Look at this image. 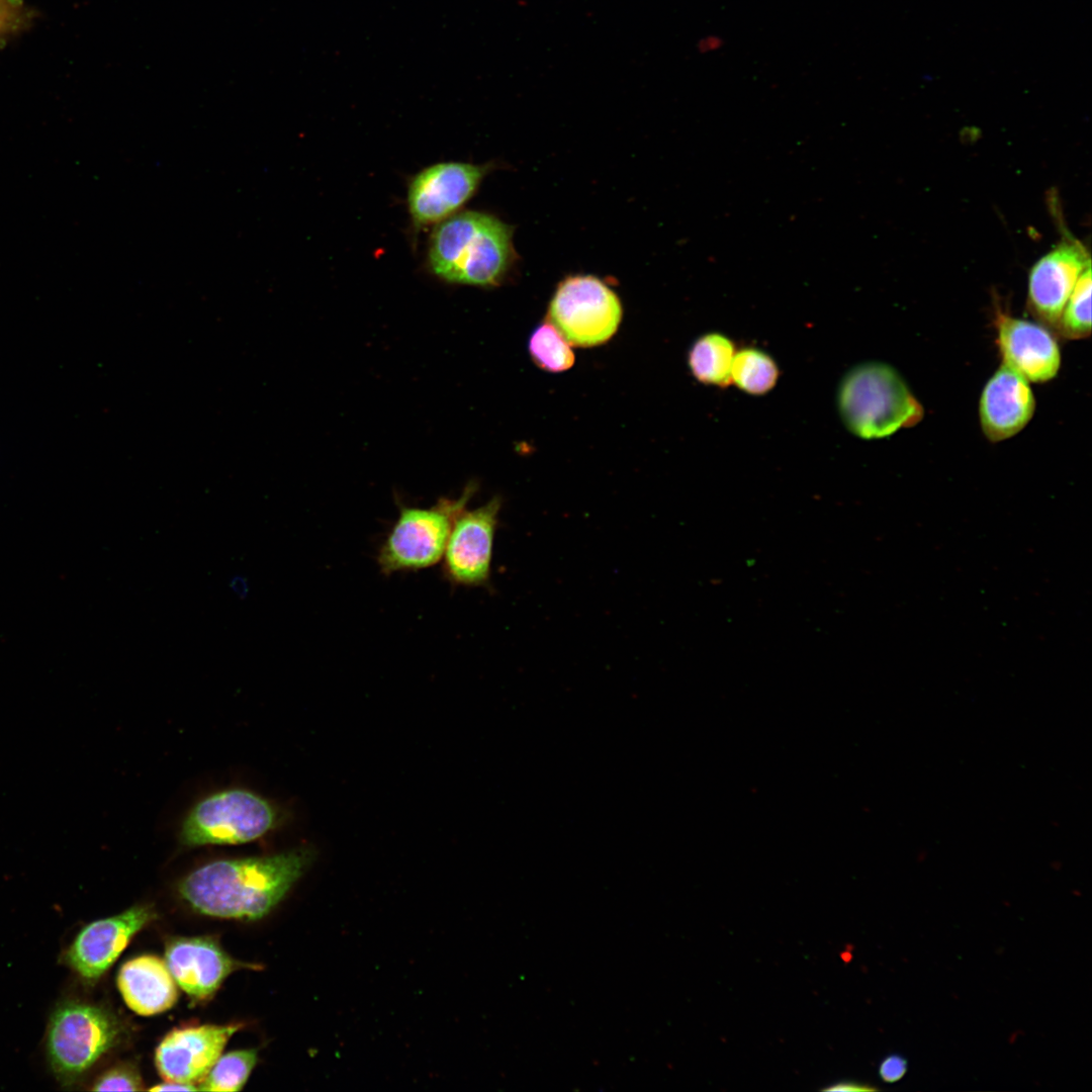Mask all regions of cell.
Returning <instances> with one entry per match:
<instances>
[{
  "label": "cell",
  "instance_id": "obj_22",
  "mask_svg": "<svg viewBox=\"0 0 1092 1092\" xmlns=\"http://www.w3.org/2000/svg\"><path fill=\"white\" fill-rule=\"evenodd\" d=\"M35 18L24 0H0V43L29 29Z\"/></svg>",
  "mask_w": 1092,
  "mask_h": 1092
},
{
  "label": "cell",
  "instance_id": "obj_14",
  "mask_svg": "<svg viewBox=\"0 0 1092 1092\" xmlns=\"http://www.w3.org/2000/svg\"><path fill=\"white\" fill-rule=\"evenodd\" d=\"M165 962L179 987L195 1000L210 998L226 977L242 967L209 937H173Z\"/></svg>",
  "mask_w": 1092,
  "mask_h": 1092
},
{
  "label": "cell",
  "instance_id": "obj_12",
  "mask_svg": "<svg viewBox=\"0 0 1092 1092\" xmlns=\"http://www.w3.org/2000/svg\"><path fill=\"white\" fill-rule=\"evenodd\" d=\"M241 1027V1023H231L172 1029L156 1049L155 1064L159 1074L165 1081L199 1083Z\"/></svg>",
  "mask_w": 1092,
  "mask_h": 1092
},
{
  "label": "cell",
  "instance_id": "obj_7",
  "mask_svg": "<svg viewBox=\"0 0 1092 1092\" xmlns=\"http://www.w3.org/2000/svg\"><path fill=\"white\" fill-rule=\"evenodd\" d=\"M548 322L576 347L606 343L617 332L623 310L616 292L594 275H571L559 282L548 307Z\"/></svg>",
  "mask_w": 1092,
  "mask_h": 1092
},
{
  "label": "cell",
  "instance_id": "obj_28",
  "mask_svg": "<svg viewBox=\"0 0 1092 1092\" xmlns=\"http://www.w3.org/2000/svg\"><path fill=\"white\" fill-rule=\"evenodd\" d=\"M230 586L240 599H245L249 594V584L244 576H234L230 582Z\"/></svg>",
  "mask_w": 1092,
  "mask_h": 1092
},
{
  "label": "cell",
  "instance_id": "obj_9",
  "mask_svg": "<svg viewBox=\"0 0 1092 1092\" xmlns=\"http://www.w3.org/2000/svg\"><path fill=\"white\" fill-rule=\"evenodd\" d=\"M502 499L463 510L455 519L442 556V573L456 586H485L489 582L493 541Z\"/></svg>",
  "mask_w": 1092,
  "mask_h": 1092
},
{
  "label": "cell",
  "instance_id": "obj_6",
  "mask_svg": "<svg viewBox=\"0 0 1092 1092\" xmlns=\"http://www.w3.org/2000/svg\"><path fill=\"white\" fill-rule=\"evenodd\" d=\"M277 821L278 811L263 797L244 789L224 790L191 809L180 841L188 847L243 844L271 831Z\"/></svg>",
  "mask_w": 1092,
  "mask_h": 1092
},
{
  "label": "cell",
  "instance_id": "obj_20",
  "mask_svg": "<svg viewBox=\"0 0 1092 1092\" xmlns=\"http://www.w3.org/2000/svg\"><path fill=\"white\" fill-rule=\"evenodd\" d=\"M1091 265L1079 276L1063 309L1056 332L1064 339L1080 340L1091 334Z\"/></svg>",
  "mask_w": 1092,
  "mask_h": 1092
},
{
  "label": "cell",
  "instance_id": "obj_13",
  "mask_svg": "<svg viewBox=\"0 0 1092 1092\" xmlns=\"http://www.w3.org/2000/svg\"><path fill=\"white\" fill-rule=\"evenodd\" d=\"M995 327L1003 365L1028 382H1045L1057 375L1061 351L1050 330L1000 310L996 313Z\"/></svg>",
  "mask_w": 1092,
  "mask_h": 1092
},
{
  "label": "cell",
  "instance_id": "obj_19",
  "mask_svg": "<svg viewBox=\"0 0 1092 1092\" xmlns=\"http://www.w3.org/2000/svg\"><path fill=\"white\" fill-rule=\"evenodd\" d=\"M258 1060L256 1050L233 1051L220 1055L198 1083V1090L211 1092L240 1091Z\"/></svg>",
  "mask_w": 1092,
  "mask_h": 1092
},
{
  "label": "cell",
  "instance_id": "obj_27",
  "mask_svg": "<svg viewBox=\"0 0 1092 1092\" xmlns=\"http://www.w3.org/2000/svg\"><path fill=\"white\" fill-rule=\"evenodd\" d=\"M151 1091H193L198 1090L195 1085L166 1081L150 1088Z\"/></svg>",
  "mask_w": 1092,
  "mask_h": 1092
},
{
  "label": "cell",
  "instance_id": "obj_5",
  "mask_svg": "<svg viewBox=\"0 0 1092 1092\" xmlns=\"http://www.w3.org/2000/svg\"><path fill=\"white\" fill-rule=\"evenodd\" d=\"M475 491L476 484L469 483L457 498L441 497L429 508L401 506L377 553L380 571L390 575L440 562L453 523Z\"/></svg>",
  "mask_w": 1092,
  "mask_h": 1092
},
{
  "label": "cell",
  "instance_id": "obj_21",
  "mask_svg": "<svg viewBox=\"0 0 1092 1092\" xmlns=\"http://www.w3.org/2000/svg\"><path fill=\"white\" fill-rule=\"evenodd\" d=\"M570 344L549 322L539 325L529 340V353L534 363L548 372H562L574 363Z\"/></svg>",
  "mask_w": 1092,
  "mask_h": 1092
},
{
  "label": "cell",
  "instance_id": "obj_16",
  "mask_svg": "<svg viewBox=\"0 0 1092 1092\" xmlns=\"http://www.w3.org/2000/svg\"><path fill=\"white\" fill-rule=\"evenodd\" d=\"M116 983L126 1006L143 1016L170 1009L178 998L176 982L166 962L152 954L125 962Z\"/></svg>",
  "mask_w": 1092,
  "mask_h": 1092
},
{
  "label": "cell",
  "instance_id": "obj_10",
  "mask_svg": "<svg viewBox=\"0 0 1092 1092\" xmlns=\"http://www.w3.org/2000/svg\"><path fill=\"white\" fill-rule=\"evenodd\" d=\"M156 917L152 906H133L117 915L83 926L61 956V962L86 984L108 971L131 938Z\"/></svg>",
  "mask_w": 1092,
  "mask_h": 1092
},
{
  "label": "cell",
  "instance_id": "obj_2",
  "mask_svg": "<svg viewBox=\"0 0 1092 1092\" xmlns=\"http://www.w3.org/2000/svg\"><path fill=\"white\" fill-rule=\"evenodd\" d=\"M513 234L512 225L491 213L459 211L433 229L426 267L450 284L499 285L517 259Z\"/></svg>",
  "mask_w": 1092,
  "mask_h": 1092
},
{
  "label": "cell",
  "instance_id": "obj_25",
  "mask_svg": "<svg viewBox=\"0 0 1092 1092\" xmlns=\"http://www.w3.org/2000/svg\"><path fill=\"white\" fill-rule=\"evenodd\" d=\"M821 1090L822 1091H827V1092H833V1091L834 1092H837V1091L856 1092V1091H876V1090H878V1088H876L875 1086H873V1085H871L869 1083H863V1082L853 1081V1080H841V1081H838V1082L831 1083L830 1085L822 1088Z\"/></svg>",
  "mask_w": 1092,
  "mask_h": 1092
},
{
  "label": "cell",
  "instance_id": "obj_8",
  "mask_svg": "<svg viewBox=\"0 0 1092 1092\" xmlns=\"http://www.w3.org/2000/svg\"><path fill=\"white\" fill-rule=\"evenodd\" d=\"M492 168L491 163L450 161L432 164L413 175L406 190L413 236L459 212Z\"/></svg>",
  "mask_w": 1092,
  "mask_h": 1092
},
{
  "label": "cell",
  "instance_id": "obj_11",
  "mask_svg": "<svg viewBox=\"0 0 1092 1092\" xmlns=\"http://www.w3.org/2000/svg\"><path fill=\"white\" fill-rule=\"evenodd\" d=\"M1089 265V253L1071 237L1033 265L1028 278L1027 310L1038 324L1056 332L1067 300Z\"/></svg>",
  "mask_w": 1092,
  "mask_h": 1092
},
{
  "label": "cell",
  "instance_id": "obj_26",
  "mask_svg": "<svg viewBox=\"0 0 1092 1092\" xmlns=\"http://www.w3.org/2000/svg\"><path fill=\"white\" fill-rule=\"evenodd\" d=\"M723 46L724 38L718 34L712 33L700 37L696 43V49L700 54L706 55L721 50Z\"/></svg>",
  "mask_w": 1092,
  "mask_h": 1092
},
{
  "label": "cell",
  "instance_id": "obj_1",
  "mask_svg": "<svg viewBox=\"0 0 1092 1092\" xmlns=\"http://www.w3.org/2000/svg\"><path fill=\"white\" fill-rule=\"evenodd\" d=\"M314 857V850L304 846L267 856L214 860L184 877L178 891L199 913L259 919L283 900Z\"/></svg>",
  "mask_w": 1092,
  "mask_h": 1092
},
{
  "label": "cell",
  "instance_id": "obj_17",
  "mask_svg": "<svg viewBox=\"0 0 1092 1092\" xmlns=\"http://www.w3.org/2000/svg\"><path fill=\"white\" fill-rule=\"evenodd\" d=\"M735 355L733 342L723 334L708 333L698 338L688 354L694 377L707 385L726 387L732 383L731 368Z\"/></svg>",
  "mask_w": 1092,
  "mask_h": 1092
},
{
  "label": "cell",
  "instance_id": "obj_3",
  "mask_svg": "<svg viewBox=\"0 0 1092 1092\" xmlns=\"http://www.w3.org/2000/svg\"><path fill=\"white\" fill-rule=\"evenodd\" d=\"M837 404L846 428L866 440L911 428L924 416L923 406L900 373L877 361L856 365L844 375Z\"/></svg>",
  "mask_w": 1092,
  "mask_h": 1092
},
{
  "label": "cell",
  "instance_id": "obj_24",
  "mask_svg": "<svg viewBox=\"0 0 1092 1092\" xmlns=\"http://www.w3.org/2000/svg\"><path fill=\"white\" fill-rule=\"evenodd\" d=\"M878 1072L884 1082H897L907 1072V1060L898 1054L888 1055L881 1061Z\"/></svg>",
  "mask_w": 1092,
  "mask_h": 1092
},
{
  "label": "cell",
  "instance_id": "obj_4",
  "mask_svg": "<svg viewBox=\"0 0 1092 1092\" xmlns=\"http://www.w3.org/2000/svg\"><path fill=\"white\" fill-rule=\"evenodd\" d=\"M124 1026L107 1008L77 1000L60 1002L50 1015L46 1055L58 1082H78L104 1055L118 1045Z\"/></svg>",
  "mask_w": 1092,
  "mask_h": 1092
},
{
  "label": "cell",
  "instance_id": "obj_15",
  "mask_svg": "<svg viewBox=\"0 0 1092 1092\" xmlns=\"http://www.w3.org/2000/svg\"><path fill=\"white\" fill-rule=\"evenodd\" d=\"M1035 399L1029 382L1007 366H1001L983 388L979 401L982 431L991 442L1019 433L1031 420Z\"/></svg>",
  "mask_w": 1092,
  "mask_h": 1092
},
{
  "label": "cell",
  "instance_id": "obj_18",
  "mask_svg": "<svg viewBox=\"0 0 1092 1092\" xmlns=\"http://www.w3.org/2000/svg\"><path fill=\"white\" fill-rule=\"evenodd\" d=\"M731 377L732 382L744 392L762 395L775 387L779 368L776 361L764 351L744 348L735 352Z\"/></svg>",
  "mask_w": 1092,
  "mask_h": 1092
},
{
  "label": "cell",
  "instance_id": "obj_23",
  "mask_svg": "<svg viewBox=\"0 0 1092 1092\" xmlns=\"http://www.w3.org/2000/svg\"><path fill=\"white\" fill-rule=\"evenodd\" d=\"M93 1091H140L144 1084L138 1069L127 1063L111 1067L101 1073L92 1083Z\"/></svg>",
  "mask_w": 1092,
  "mask_h": 1092
}]
</instances>
